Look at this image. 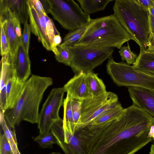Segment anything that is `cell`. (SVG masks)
Masks as SVG:
<instances>
[{"mask_svg":"<svg viewBox=\"0 0 154 154\" xmlns=\"http://www.w3.org/2000/svg\"><path fill=\"white\" fill-rule=\"evenodd\" d=\"M0 6L7 9L21 24L28 22L29 12L27 0H1Z\"/></svg>","mask_w":154,"mask_h":154,"instance_id":"obj_17","label":"cell"},{"mask_svg":"<svg viewBox=\"0 0 154 154\" xmlns=\"http://www.w3.org/2000/svg\"><path fill=\"white\" fill-rule=\"evenodd\" d=\"M152 48L154 49V45H153V46L152 47Z\"/></svg>","mask_w":154,"mask_h":154,"instance_id":"obj_43","label":"cell"},{"mask_svg":"<svg viewBox=\"0 0 154 154\" xmlns=\"http://www.w3.org/2000/svg\"><path fill=\"white\" fill-rule=\"evenodd\" d=\"M149 154H154V143L151 146Z\"/></svg>","mask_w":154,"mask_h":154,"instance_id":"obj_40","label":"cell"},{"mask_svg":"<svg viewBox=\"0 0 154 154\" xmlns=\"http://www.w3.org/2000/svg\"><path fill=\"white\" fill-rule=\"evenodd\" d=\"M118 101L117 95L108 91L100 95L82 100L81 117L75 131L88 125Z\"/></svg>","mask_w":154,"mask_h":154,"instance_id":"obj_10","label":"cell"},{"mask_svg":"<svg viewBox=\"0 0 154 154\" xmlns=\"http://www.w3.org/2000/svg\"><path fill=\"white\" fill-rule=\"evenodd\" d=\"M133 66L142 72L154 76V49L147 48L140 51Z\"/></svg>","mask_w":154,"mask_h":154,"instance_id":"obj_19","label":"cell"},{"mask_svg":"<svg viewBox=\"0 0 154 154\" xmlns=\"http://www.w3.org/2000/svg\"><path fill=\"white\" fill-rule=\"evenodd\" d=\"M33 140L42 148L51 149L53 147L54 144H57L55 137L51 131L45 135L40 136L38 135L35 137Z\"/></svg>","mask_w":154,"mask_h":154,"instance_id":"obj_27","label":"cell"},{"mask_svg":"<svg viewBox=\"0 0 154 154\" xmlns=\"http://www.w3.org/2000/svg\"><path fill=\"white\" fill-rule=\"evenodd\" d=\"M11 151V146L5 134L4 133L1 134L0 136V154H9Z\"/></svg>","mask_w":154,"mask_h":154,"instance_id":"obj_32","label":"cell"},{"mask_svg":"<svg viewBox=\"0 0 154 154\" xmlns=\"http://www.w3.org/2000/svg\"><path fill=\"white\" fill-rule=\"evenodd\" d=\"M148 137L152 138L154 141V125L150 128L149 132L148 134Z\"/></svg>","mask_w":154,"mask_h":154,"instance_id":"obj_38","label":"cell"},{"mask_svg":"<svg viewBox=\"0 0 154 154\" xmlns=\"http://www.w3.org/2000/svg\"><path fill=\"white\" fill-rule=\"evenodd\" d=\"M51 131L57 139V144L65 154H85L77 137L64 131L63 119L56 122L52 126Z\"/></svg>","mask_w":154,"mask_h":154,"instance_id":"obj_11","label":"cell"},{"mask_svg":"<svg viewBox=\"0 0 154 154\" xmlns=\"http://www.w3.org/2000/svg\"><path fill=\"white\" fill-rule=\"evenodd\" d=\"M86 73L87 85L92 97L98 96L107 92L105 84L103 81L98 77L97 74L93 72Z\"/></svg>","mask_w":154,"mask_h":154,"instance_id":"obj_22","label":"cell"},{"mask_svg":"<svg viewBox=\"0 0 154 154\" xmlns=\"http://www.w3.org/2000/svg\"><path fill=\"white\" fill-rule=\"evenodd\" d=\"M140 5L148 9L154 7V0H136Z\"/></svg>","mask_w":154,"mask_h":154,"instance_id":"obj_35","label":"cell"},{"mask_svg":"<svg viewBox=\"0 0 154 154\" xmlns=\"http://www.w3.org/2000/svg\"><path fill=\"white\" fill-rule=\"evenodd\" d=\"M108 73L119 86L135 87L154 92V76L146 73L124 62H115L111 57L106 65Z\"/></svg>","mask_w":154,"mask_h":154,"instance_id":"obj_5","label":"cell"},{"mask_svg":"<svg viewBox=\"0 0 154 154\" xmlns=\"http://www.w3.org/2000/svg\"><path fill=\"white\" fill-rule=\"evenodd\" d=\"M71 100V97L67 93L66 98L63 100V128L65 132L72 135H74L75 132V126L72 111Z\"/></svg>","mask_w":154,"mask_h":154,"instance_id":"obj_21","label":"cell"},{"mask_svg":"<svg viewBox=\"0 0 154 154\" xmlns=\"http://www.w3.org/2000/svg\"><path fill=\"white\" fill-rule=\"evenodd\" d=\"M12 64L16 78L21 82L26 81L31 74V62L22 42L19 43L13 57Z\"/></svg>","mask_w":154,"mask_h":154,"instance_id":"obj_14","label":"cell"},{"mask_svg":"<svg viewBox=\"0 0 154 154\" xmlns=\"http://www.w3.org/2000/svg\"><path fill=\"white\" fill-rule=\"evenodd\" d=\"M48 0L49 13L63 28L70 31L86 24L92 19L74 0Z\"/></svg>","mask_w":154,"mask_h":154,"instance_id":"obj_6","label":"cell"},{"mask_svg":"<svg viewBox=\"0 0 154 154\" xmlns=\"http://www.w3.org/2000/svg\"><path fill=\"white\" fill-rule=\"evenodd\" d=\"M149 13L154 17V7L148 9Z\"/></svg>","mask_w":154,"mask_h":154,"instance_id":"obj_39","label":"cell"},{"mask_svg":"<svg viewBox=\"0 0 154 154\" xmlns=\"http://www.w3.org/2000/svg\"><path fill=\"white\" fill-rule=\"evenodd\" d=\"M31 31L36 36L43 46L51 51V46L55 36L60 34L55 27L53 20L48 15L36 10L29 0H27Z\"/></svg>","mask_w":154,"mask_h":154,"instance_id":"obj_8","label":"cell"},{"mask_svg":"<svg viewBox=\"0 0 154 154\" xmlns=\"http://www.w3.org/2000/svg\"><path fill=\"white\" fill-rule=\"evenodd\" d=\"M9 154H14L12 151L9 153Z\"/></svg>","mask_w":154,"mask_h":154,"instance_id":"obj_42","label":"cell"},{"mask_svg":"<svg viewBox=\"0 0 154 154\" xmlns=\"http://www.w3.org/2000/svg\"><path fill=\"white\" fill-rule=\"evenodd\" d=\"M113 0H78L81 8L86 14H91L104 10Z\"/></svg>","mask_w":154,"mask_h":154,"instance_id":"obj_23","label":"cell"},{"mask_svg":"<svg viewBox=\"0 0 154 154\" xmlns=\"http://www.w3.org/2000/svg\"><path fill=\"white\" fill-rule=\"evenodd\" d=\"M57 49L58 54L55 55L56 60L70 66L74 57L71 46L62 43L57 46Z\"/></svg>","mask_w":154,"mask_h":154,"instance_id":"obj_25","label":"cell"},{"mask_svg":"<svg viewBox=\"0 0 154 154\" xmlns=\"http://www.w3.org/2000/svg\"><path fill=\"white\" fill-rule=\"evenodd\" d=\"M48 154H62L59 152H52L51 153H50Z\"/></svg>","mask_w":154,"mask_h":154,"instance_id":"obj_41","label":"cell"},{"mask_svg":"<svg viewBox=\"0 0 154 154\" xmlns=\"http://www.w3.org/2000/svg\"><path fill=\"white\" fill-rule=\"evenodd\" d=\"M15 18L6 8L0 12V23L3 25L8 43L9 52L13 57L15 54L20 42L14 28Z\"/></svg>","mask_w":154,"mask_h":154,"instance_id":"obj_16","label":"cell"},{"mask_svg":"<svg viewBox=\"0 0 154 154\" xmlns=\"http://www.w3.org/2000/svg\"><path fill=\"white\" fill-rule=\"evenodd\" d=\"M113 15L129 35L139 45L140 51L152 48L148 9L136 0H116Z\"/></svg>","mask_w":154,"mask_h":154,"instance_id":"obj_3","label":"cell"},{"mask_svg":"<svg viewBox=\"0 0 154 154\" xmlns=\"http://www.w3.org/2000/svg\"><path fill=\"white\" fill-rule=\"evenodd\" d=\"M74 57L70 66L77 74L92 72L96 67L112 57L113 48L83 46H71Z\"/></svg>","mask_w":154,"mask_h":154,"instance_id":"obj_7","label":"cell"},{"mask_svg":"<svg viewBox=\"0 0 154 154\" xmlns=\"http://www.w3.org/2000/svg\"><path fill=\"white\" fill-rule=\"evenodd\" d=\"M150 26L151 44L152 48L154 45V17L150 14Z\"/></svg>","mask_w":154,"mask_h":154,"instance_id":"obj_36","label":"cell"},{"mask_svg":"<svg viewBox=\"0 0 154 154\" xmlns=\"http://www.w3.org/2000/svg\"><path fill=\"white\" fill-rule=\"evenodd\" d=\"M131 38L113 14L93 19L80 39L73 46L120 49Z\"/></svg>","mask_w":154,"mask_h":154,"instance_id":"obj_4","label":"cell"},{"mask_svg":"<svg viewBox=\"0 0 154 154\" xmlns=\"http://www.w3.org/2000/svg\"><path fill=\"white\" fill-rule=\"evenodd\" d=\"M21 23L19 21L15 18L14 21V28L16 33L20 42H22V35L20 25Z\"/></svg>","mask_w":154,"mask_h":154,"instance_id":"obj_34","label":"cell"},{"mask_svg":"<svg viewBox=\"0 0 154 154\" xmlns=\"http://www.w3.org/2000/svg\"><path fill=\"white\" fill-rule=\"evenodd\" d=\"M0 124L11 146L14 154H21L18 150L14 128H12L7 122L3 112L0 110Z\"/></svg>","mask_w":154,"mask_h":154,"instance_id":"obj_24","label":"cell"},{"mask_svg":"<svg viewBox=\"0 0 154 154\" xmlns=\"http://www.w3.org/2000/svg\"><path fill=\"white\" fill-rule=\"evenodd\" d=\"M154 119L133 105L112 122L88 125L75 131L85 154H134L152 140Z\"/></svg>","mask_w":154,"mask_h":154,"instance_id":"obj_1","label":"cell"},{"mask_svg":"<svg viewBox=\"0 0 154 154\" xmlns=\"http://www.w3.org/2000/svg\"><path fill=\"white\" fill-rule=\"evenodd\" d=\"M124 109L119 102H116L88 125H98L113 121L120 117Z\"/></svg>","mask_w":154,"mask_h":154,"instance_id":"obj_20","label":"cell"},{"mask_svg":"<svg viewBox=\"0 0 154 154\" xmlns=\"http://www.w3.org/2000/svg\"><path fill=\"white\" fill-rule=\"evenodd\" d=\"M25 82H20L16 77L8 81L5 90V111L12 108L15 104L22 91Z\"/></svg>","mask_w":154,"mask_h":154,"instance_id":"obj_18","label":"cell"},{"mask_svg":"<svg viewBox=\"0 0 154 154\" xmlns=\"http://www.w3.org/2000/svg\"><path fill=\"white\" fill-rule=\"evenodd\" d=\"M12 62L13 57L9 52L2 56L0 61V110L3 112L5 111L6 84L10 79L16 77Z\"/></svg>","mask_w":154,"mask_h":154,"instance_id":"obj_15","label":"cell"},{"mask_svg":"<svg viewBox=\"0 0 154 154\" xmlns=\"http://www.w3.org/2000/svg\"><path fill=\"white\" fill-rule=\"evenodd\" d=\"M92 19L86 24L70 31L64 37L62 43L71 46H73L82 37Z\"/></svg>","mask_w":154,"mask_h":154,"instance_id":"obj_26","label":"cell"},{"mask_svg":"<svg viewBox=\"0 0 154 154\" xmlns=\"http://www.w3.org/2000/svg\"><path fill=\"white\" fill-rule=\"evenodd\" d=\"M31 30L29 24L28 22L24 24L23 33L22 35V42L23 46L27 53L29 54L30 39Z\"/></svg>","mask_w":154,"mask_h":154,"instance_id":"obj_30","label":"cell"},{"mask_svg":"<svg viewBox=\"0 0 154 154\" xmlns=\"http://www.w3.org/2000/svg\"><path fill=\"white\" fill-rule=\"evenodd\" d=\"M29 0L36 10L44 15H47L39 0Z\"/></svg>","mask_w":154,"mask_h":154,"instance_id":"obj_33","label":"cell"},{"mask_svg":"<svg viewBox=\"0 0 154 154\" xmlns=\"http://www.w3.org/2000/svg\"><path fill=\"white\" fill-rule=\"evenodd\" d=\"M86 75L82 72L75 74L63 86L72 99L82 100L93 97L88 88Z\"/></svg>","mask_w":154,"mask_h":154,"instance_id":"obj_13","label":"cell"},{"mask_svg":"<svg viewBox=\"0 0 154 154\" xmlns=\"http://www.w3.org/2000/svg\"><path fill=\"white\" fill-rule=\"evenodd\" d=\"M82 100H71V106L73 120L75 128L78 125L81 116Z\"/></svg>","mask_w":154,"mask_h":154,"instance_id":"obj_29","label":"cell"},{"mask_svg":"<svg viewBox=\"0 0 154 154\" xmlns=\"http://www.w3.org/2000/svg\"><path fill=\"white\" fill-rule=\"evenodd\" d=\"M0 24V49L2 56L9 52V48L3 25Z\"/></svg>","mask_w":154,"mask_h":154,"instance_id":"obj_31","label":"cell"},{"mask_svg":"<svg viewBox=\"0 0 154 154\" xmlns=\"http://www.w3.org/2000/svg\"><path fill=\"white\" fill-rule=\"evenodd\" d=\"M65 90L63 87L54 88L50 93L39 113L38 122L39 135L44 136L51 131L53 125L61 119L59 111L63 105Z\"/></svg>","mask_w":154,"mask_h":154,"instance_id":"obj_9","label":"cell"},{"mask_svg":"<svg viewBox=\"0 0 154 154\" xmlns=\"http://www.w3.org/2000/svg\"><path fill=\"white\" fill-rule=\"evenodd\" d=\"M53 83L48 77L32 75L25 82L21 94L14 106L4 112L6 121L14 128L22 121L38 123L39 108L44 94Z\"/></svg>","mask_w":154,"mask_h":154,"instance_id":"obj_2","label":"cell"},{"mask_svg":"<svg viewBox=\"0 0 154 154\" xmlns=\"http://www.w3.org/2000/svg\"><path fill=\"white\" fill-rule=\"evenodd\" d=\"M42 3L44 10L48 15L50 8V5L48 0H39Z\"/></svg>","mask_w":154,"mask_h":154,"instance_id":"obj_37","label":"cell"},{"mask_svg":"<svg viewBox=\"0 0 154 154\" xmlns=\"http://www.w3.org/2000/svg\"><path fill=\"white\" fill-rule=\"evenodd\" d=\"M132 105L149 113L154 119V92L135 87H128Z\"/></svg>","mask_w":154,"mask_h":154,"instance_id":"obj_12","label":"cell"},{"mask_svg":"<svg viewBox=\"0 0 154 154\" xmlns=\"http://www.w3.org/2000/svg\"><path fill=\"white\" fill-rule=\"evenodd\" d=\"M119 52L122 60L126 61L128 65H133L137 57L136 54L131 51L128 42L127 45L122 46Z\"/></svg>","mask_w":154,"mask_h":154,"instance_id":"obj_28","label":"cell"}]
</instances>
